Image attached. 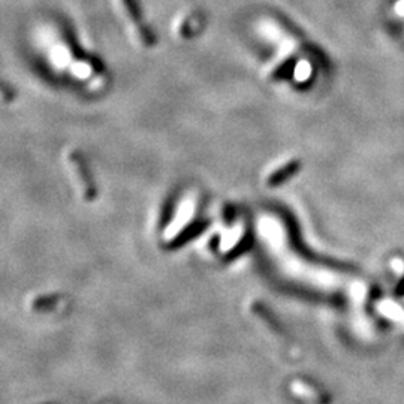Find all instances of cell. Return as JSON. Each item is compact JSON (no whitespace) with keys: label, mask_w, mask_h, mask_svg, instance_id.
Returning <instances> with one entry per match:
<instances>
[{"label":"cell","mask_w":404,"mask_h":404,"mask_svg":"<svg viewBox=\"0 0 404 404\" xmlns=\"http://www.w3.org/2000/svg\"><path fill=\"white\" fill-rule=\"evenodd\" d=\"M68 163L72 170V172L75 174V183L78 185V189L81 190V195L84 197V200L92 201L96 195V190L93 187L92 178L88 175V171L86 168V165L83 163V160L78 157L77 153H69L68 156Z\"/></svg>","instance_id":"cell-1"},{"label":"cell","mask_w":404,"mask_h":404,"mask_svg":"<svg viewBox=\"0 0 404 404\" xmlns=\"http://www.w3.org/2000/svg\"><path fill=\"white\" fill-rule=\"evenodd\" d=\"M122 4H123L126 17L129 19L130 24H133L135 35H137V38L141 41L143 45H145V47H152V45L155 43V39H153L152 33L148 32L147 26L143 24V21H141V15H140L137 2H135V0H122Z\"/></svg>","instance_id":"cell-2"},{"label":"cell","mask_w":404,"mask_h":404,"mask_svg":"<svg viewBox=\"0 0 404 404\" xmlns=\"http://www.w3.org/2000/svg\"><path fill=\"white\" fill-rule=\"evenodd\" d=\"M299 168H301V163H299L298 160H291L288 163H284L283 167L274 170L271 174L268 175L266 183L269 186L280 185L284 182V180H288L291 175H294V172H296Z\"/></svg>","instance_id":"cell-3"},{"label":"cell","mask_w":404,"mask_h":404,"mask_svg":"<svg viewBox=\"0 0 404 404\" xmlns=\"http://www.w3.org/2000/svg\"><path fill=\"white\" fill-rule=\"evenodd\" d=\"M108 404H114V403H108Z\"/></svg>","instance_id":"cell-4"}]
</instances>
